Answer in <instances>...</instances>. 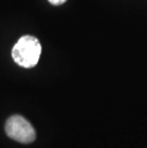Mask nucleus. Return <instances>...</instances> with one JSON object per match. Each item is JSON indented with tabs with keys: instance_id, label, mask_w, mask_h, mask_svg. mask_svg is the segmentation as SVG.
I'll return each instance as SVG.
<instances>
[{
	"instance_id": "1",
	"label": "nucleus",
	"mask_w": 147,
	"mask_h": 148,
	"mask_svg": "<svg viewBox=\"0 0 147 148\" xmlns=\"http://www.w3.org/2000/svg\"><path fill=\"white\" fill-rule=\"evenodd\" d=\"M41 51V44L36 37L24 36L14 46L12 56L15 63L21 67L33 68L38 62Z\"/></svg>"
},
{
	"instance_id": "2",
	"label": "nucleus",
	"mask_w": 147,
	"mask_h": 148,
	"mask_svg": "<svg viewBox=\"0 0 147 148\" xmlns=\"http://www.w3.org/2000/svg\"><path fill=\"white\" fill-rule=\"evenodd\" d=\"M5 131L9 138L21 143H31L36 140V131L32 124L25 118L18 115L8 119Z\"/></svg>"
},
{
	"instance_id": "3",
	"label": "nucleus",
	"mask_w": 147,
	"mask_h": 148,
	"mask_svg": "<svg viewBox=\"0 0 147 148\" xmlns=\"http://www.w3.org/2000/svg\"><path fill=\"white\" fill-rule=\"evenodd\" d=\"M48 1L51 3L52 5H55V6H59V5H62L64 4L67 0H48Z\"/></svg>"
}]
</instances>
